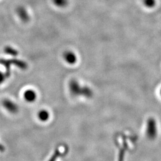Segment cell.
Returning <instances> with one entry per match:
<instances>
[{"label":"cell","instance_id":"3957f363","mask_svg":"<svg viewBox=\"0 0 161 161\" xmlns=\"http://www.w3.org/2000/svg\"><path fill=\"white\" fill-rule=\"evenodd\" d=\"M4 107L9 111L11 112H16L17 110V107L15 104V103L12 102V101L6 100L4 102Z\"/></svg>","mask_w":161,"mask_h":161},{"label":"cell","instance_id":"277c9868","mask_svg":"<svg viewBox=\"0 0 161 161\" xmlns=\"http://www.w3.org/2000/svg\"><path fill=\"white\" fill-rule=\"evenodd\" d=\"M49 113L46 110H41L38 112V117L39 119L42 121H47L49 117Z\"/></svg>","mask_w":161,"mask_h":161},{"label":"cell","instance_id":"7a4b0ae2","mask_svg":"<svg viewBox=\"0 0 161 161\" xmlns=\"http://www.w3.org/2000/svg\"><path fill=\"white\" fill-rule=\"evenodd\" d=\"M23 98L27 102H34L37 98V93L32 89H27L24 92Z\"/></svg>","mask_w":161,"mask_h":161},{"label":"cell","instance_id":"6da1fadb","mask_svg":"<svg viewBox=\"0 0 161 161\" xmlns=\"http://www.w3.org/2000/svg\"><path fill=\"white\" fill-rule=\"evenodd\" d=\"M63 59L69 65H74L77 61L76 55L71 51H67L63 54Z\"/></svg>","mask_w":161,"mask_h":161},{"label":"cell","instance_id":"8992f818","mask_svg":"<svg viewBox=\"0 0 161 161\" xmlns=\"http://www.w3.org/2000/svg\"><path fill=\"white\" fill-rule=\"evenodd\" d=\"M54 2L57 5H58L59 7H63L67 3V2L65 0H55Z\"/></svg>","mask_w":161,"mask_h":161},{"label":"cell","instance_id":"52a82bcc","mask_svg":"<svg viewBox=\"0 0 161 161\" xmlns=\"http://www.w3.org/2000/svg\"><path fill=\"white\" fill-rule=\"evenodd\" d=\"M160 94H161V91H160Z\"/></svg>","mask_w":161,"mask_h":161},{"label":"cell","instance_id":"5b68a950","mask_svg":"<svg viewBox=\"0 0 161 161\" xmlns=\"http://www.w3.org/2000/svg\"><path fill=\"white\" fill-rule=\"evenodd\" d=\"M142 2L145 7L148 9H152L156 4V0H142Z\"/></svg>","mask_w":161,"mask_h":161}]
</instances>
